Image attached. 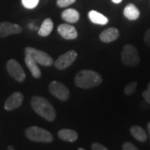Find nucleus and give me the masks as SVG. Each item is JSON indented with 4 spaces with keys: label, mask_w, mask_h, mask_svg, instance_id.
<instances>
[{
    "label": "nucleus",
    "mask_w": 150,
    "mask_h": 150,
    "mask_svg": "<svg viewBox=\"0 0 150 150\" xmlns=\"http://www.w3.org/2000/svg\"><path fill=\"white\" fill-rule=\"evenodd\" d=\"M31 106L33 111L46 119L52 122L56 118V111L48 99L40 96H33L31 99Z\"/></svg>",
    "instance_id": "obj_1"
},
{
    "label": "nucleus",
    "mask_w": 150,
    "mask_h": 150,
    "mask_svg": "<svg viewBox=\"0 0 150 150\" xmlns=\"http://www.w3.org/2000/svg\"><path fill=\"white\" fill-rule=\"evenodd\" d=\"M102 81L101 75L93 70H82L77 74L74 79L76 86L84 89L100 85Z\"/></svg>",
    "instance_id": "obj_2"
},
{
    "label": "nucleus",
    "mask_w": 150,
    "mask_h": 150,
    "mask_svg": "<svg viewBox=\"0 0 150 150\" xmlns=\"http://www.w3.org/2000/svg\"><path fill=\"white\" fill-rule=\"evenodd\" d=\"M25 136L31 141L38 143H51L54 137L50 132L37 126L29 127L25 130Z\"/></svg>",
    "instance_id": "obj_3"
},
{
    "label": "nucleus",
    "mask_w": 150,
    "mask_h": 150,
    "mask_svg": "<svg viewBox=\"0 0 150 150\" xmlns=\"http://www.w3.org/2000/svg\"><path fill=\"white\" fill-rule=\"evenodd\" d=\"M121 60L123 64L129 67H134L140 62V58L137 48L132 44H126L121 52Z\"/></svg>",
    "instance_id": "obj_4"
},
{
    "label": "nucleus",
    "mask_w": 150,
    "mask_h": 150,
    "mask_svg": "<svg viewBox=\"0 0 150 150\" xmlns=\"http://www.w3.org/2000/svg\"><path fill=\"white\" fill-rule=\"evenodd\" d=\"M25 54H28L34 59V61L37 63L38 64L42 65V66H51L54 64V59L50 57L47 53L38 50L37 48H32V47H27L24 50Z\"/></svg>",
    "instance_id": "obj_5"
},
{
    "label": "nucleus",
    "mask_w": 150,
    "mask_h": 150,
    "mask_svg": "<svg viewBox=\"0 0 150 150\" xmlns=\"http://www.w3.org/2000/svg\"><path fill=\"white\" fill-rule=\"evenodd\" d=\"M6 69L8 74L17 82L22 83L26 79L25 72L22 68L21 65L19 64V63L15 59H10L8 61L6 65Z\"/></svg>",
    "instance_id": "obj_6"
},
{
    "label": "nucleus",
    "mask_w": 150,
    "mask_h": 150,
    "mask_svg": "<svg viewBox=\"0 0 150 150\" xmlns=\"http://www.w3.org/2000/svg\"><path fill=\"white\" fill-rule=\"evenodd\" d=\"M49 88V92L52 95H54L55 98L61 101H66L68 100L69 97V88L60 83L59 81H53L48 86Z\"/></svg>",
    "instance_id": "obj_7"
},
{
    "label": "nucleus",
    "mask_w": 150,
    "mask_h": 150,
    "mask_svg": "<svg viewBox=\"0 0 150 150\" xmlns=\"http://www.w3.org/2000/svg\"><path fill=\"white\" fill-rule=\"evenodd\" d=\"M78 54L74 50H69L67 53L62 54L59 58L54 63V66L57 69L64 70L69 68L70 65L74 64L75 59H77Z\"/></svg>",
    "instance_id": "obj_8"
},
{
    "label": "nucleus",
    "mask_w": 150,
    "mask_h": 150,
    "mask_svg": "<svg viewBox=\"0 0 150 150\" xmlns=\"http://www.w3.org/2000/svg\"><path fill=\"white\" fill-rule=\"evenodd\" d=\"M23 30L21 26L18 24L12 23L9 22L0 23V38H5L9 35L18 34Z\"/></svg>",
    "instance_id": "obj_9"
},
{
    "label": "nucleus",
    "mask_w": 150,
    "mask_h": 150,
    "mask_svg": "<svg viewBox=\"0 0 150 150\" xmlns=\"http://www.w3.org/2000/svg\"><path fill=\"white\" fill-rule=\"evenodd\" d=\"M23 102V95L20 92H15L7 98L4 108L7 111H12L19 108Z\"/></svg>",
    "instance_id": "obj_10"
},
{
    "label": "nucleus",
    "mask_w": 150,
    "mask_h": 150,
    "mask_svg": "<svg viewBox=\"0 0 150 150\" xmlns=\"http://www.w3.org/2000/svg\"><path fill=\"white\" fill-rule=\"evenodd\" d=\"M58 33L62 38L68 40L75 39L78 37V32L74 26L70 23H62L58 27Z\"/></svg>",
    "instance_id": "obj_11"
},
{
    "label": "nucleus",
    "mask_w": 150,
    "mask_h": 150,
    "mask_svg": "<svg viewBox=\"0 0 150 150\" xmlns=\"http://www.w3.org/2000/svg\"><path fill=\"white\" fill-rule=\"evenodd\" d=\"M119 37V31L116 28H108L103 30L100 35L99 38L103 43H112L117 40Z\"/></svg>",
    "instance_id": "obj_12"
},
{
    "label": "nucleus",
    "mask_w": 150,
    "mask_h": 150,
    "mask_svg": "<svg viewBox=\"0 0 150 150\" xmlns=\"http://www.w3.org/2000/svg\"><path fill=\"white\" fill-rule=\"evenodd\" d=\"M24 61H25V64L28 67V69L31 72L33 77L35 79H39L42 75V73H41L40 69L38 66V64L34 61V59H33L30 55L25 54Z\"/></svg>",
    "instance_id": "obj_13"
},
{
    "label": "nucleus",
    "mask_w": 150,
    "mask_h": 150,
    "mask_svg": "<svg viewBox=\"0 0 150 150\" xmlns=\"http://www.w3.org/2000/svg\"><path fill=\"white\" fill-rule=\"evenodd\" d=\"M61 17L64 21L68 22L69 23H77L79 19V13L74 8H67L62 12Z\"/></svg>",
    "instance_id": "obj_14"
},
{
    "label": "nucleus",
    "mask_w": 150,
    "mask_h": 150,
    "mask_svg": "<svg viewBox=\"0 0 150 150\" xmlns=\"http://www.w3.org/2000/svg\"><path fill=\"white\" fill-rule=\"evenodd\" d=\"M123 15L129 20L134 21L139 18L140 12L134 4H129L123 9Z\"/></svg>",
    "instance_id": "obj_15"
},
{
    "label": "nucleus",
    "mask_w": 150,
    "mask_h": 150,
    "mask_svg": "<svg viewBox=\"0 0 150 150\" xmlns=\"http://www.w3.org/2000/svg\"><path fill=\"white\" fill-rule=\"evenodd\" d=\"M58 136L60 139L66 141V142H70V143H74L76 140L78 139V133L73 130V129H64L59 130L58 133Z\"/></svg>",
    "instance_id": "obj_16"
},
{
    "label": "nucleus",
    "mask_w": 150,
    "mask_h": 150,
    "mask_svg": "<svg viewBox=\"0 0 150 150\" xmlns=\"http://www.w3.org/2000/svg\"><path fill=\"white\" fill-rule=\"evenodd\" d=\"M88 18L93 23L99 25H106L108 23V18L107 17L95 10H91L88 13Z\"/></svg>",
    "instance_id": "obj_17"
},
{
    "label": "nucleus",
    "mask_w": 150,
    "mask_h": 150,
    "mask_svg": "<svg viewBox=\"0 0 150 150\" xmlns=\"http://www.w3.org/2000/svg\"><path fill=\"white\" fill-rule=\"evenodd\" d=\"M54 28V22L51 18H46L42 23V25L40 26L38 33L41 37H48V35L52 33Z\"/></svg>",
    "instance_id": "obj_18"
},
{
    "label": "nucleus",
    "mask_w": 150,
    "mask_h": 150,
    "mask_svg": "<svg viewBox=\"0 0 150 150\" xmlns=\"http://www.w3.org/2000/svg\"><path fill=\"white\" fill-rule=\"evenodd\" d=\"M130 133L135 139L139 140V142H145L148 139V134L146 131L140 126L138 125L132 126L130 129Z\"/></svg>",
    "instance_id": "obj_19"
},
{
    "label": "nucleus",
    "mask_w": 150,
    "mask_h": 150,
    "mask_svg": "<svg viewBox=\"0 0 150 150\" xmlns=\"http://www.w3.org/2000/svg\"><path fill=\"white\" fill-rule=\"evenodd\" d=\"M23 6L28 9H33L35 8L39 3V0H21Z\"/></svg>",
    "instance_id": "obj_20"
},
{
    "label": "nucleus",
    "mask_w": 150,
    "mask_h": 150,
    "mask_svg": "<svg viewBox=\"0 0 150 150\" xmlns=\"http://www.w3.org/2000/svg\"><path fill=\"white\" fill-rule=\"evenodd\" d=\"M137 82L133 81V82H130L129 83H128L127 85L125 86L124 88V93L126 95H131L133 94L134 92L136 91V88H137Z\"/></svg>",
    "instance_id": "obj_21"
},
{
    "label": "nucleus",
    "mask_w": 150,
    "mask_h": 150,
    "mask_svg": "<svg viewBox=\"0 0 150 150\" xmlns=\"http://www.w3.org/2000/svg\"><path fill=\"white\" fill-rule=\"evenodd\" d=\"M76 0H57V5L59 8H66L74 3Z\"/></svg>",
    "instance_id": "obj_22"
},
{
    "label": "nucleus",
    "mask_w": 150,
    "mask_h": 150,
    "mask_svg": "<svg viewBox=\"0 0 150 150\" xmlns=\"http://www.w3.org/2000/svg\"><path fill=\"white\" fill-rule=\"evenodd\" d=\"M123 150H139L134 144L130 142H126L123 144Z\"/></svg>",
    "instance_id": "obj_23"
},
{
    "label": "nucleus",
    "mask_w": 150,
    "mask_h": 150,
    "mask_svg": "<svg viewBox=\"0 0 150 150\" xmlns=\"http://www.w3.org/2000/svg\"><path fill=\"white\" fill-rule=\"evenodd\" d=\"M92 150H108L105 147L99 143H93L92 144Z\"/></svg>",
    "instance_id": "obj_24"
},
{
    "label": "nucleus",
    "mask_w": 150,
    "mask_h": 150,
    "mask_svg": "<svg viewBox=\"0 0 150 150\" xmlns=\"http://www.w3.org/2000/svg\"><path fill=\"white\" fill-rule=\"evenodd\" d=\"M144 39V42L145 43H146V45L149 46L150 48V28H148V30L145 32Z\"/></svg>",
    "instance_id": "obj_25"
},
{
    "label": "nucleus",
    "mask_w": 150,
    "mask_h": 150,
    "mask_svg": "<svg viewBox=\"0 0 150 150\" xmlns=\"http://www.w3.org/2000/svg\"><path fill=\"white\" fill-rule=\"evenodd\" d=\"M142 96H143V98H144V100L146 101V102L150 103V91L149 90H148V89L144 90V91L142 93Z\"/></svg>",
    "instance_id": "obj_26"
},
{
    "label": "nucleus",
    "mask_w": 150,
    "mask_h": 150,
    "mask_svg": "<svg viewBox=\"0 0 150 150\" xmlns=\"http://www.w3.org/2000/svg\"><path fill=\"white\" fill-rule=\"evenodd\" d=\"M147 129H148L149 135V137H150V122H149V123H148V124H147Z\"/></svg>",
    "instance_id": "obj_27"
},
{
    "label": "nucleus",
    "mask_w": 150,
    "mask_h": 150,
    "mask_svg": "<svg viewBox=\"0 0 150 150\" xmlns=\"http://www.w3.org/2000/svg\"><path fill=\"white\" fill-rule=\"evenodd\" d=\"M112 1L114 4H120L122 2V0H112Z\"/></svg>",
    "instance_id": "obj_28"
},
{
    "label": "nucleus",
    "mask_w": 150,
    "mask_h": 150,
    "mask_svg": "<svg viewBox=\"0 0 150 150\" xmlns=\"http://www.w3.org/2000/svg\"><path fill=\"white\" fill-rule=\"evenodd\" d=\"M147 89L150 91V82H149V85H148V88H147Z\"/></svg>",
    "instance_id": "obj_29"
},
{
    "label": "nucleus",
    "mask_w": 150,
    "mask_h": 150,
    "mask_svg": "<svg viewBox=\"0 0 150 150\" xmlns=\"http://www.w3.org/2000/svg\"><path fill=\"white\" fill-rule=\"evenodd\" d=\"M8 150H13V148H12V147H8Z\"/></svg>",
    "instance_id": "obj_30"
},
{
    "label": "nucleus",
    "mask_w": 150,
    "mask_h": 150,
    "mask_svg": "<svg viewBox=\"0 0 150 150\" xmlns=\"http://www.w3.org/2000/svg\"><path fill=\"white\" fill-rule=\"evenodd\" d=\"M78 150H85V149H83V148H79Z\"/></svg>",
    "instance_id": "obj_31"
}]
</instances>
